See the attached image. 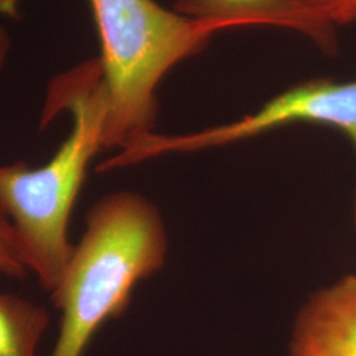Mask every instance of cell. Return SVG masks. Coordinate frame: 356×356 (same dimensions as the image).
Segmentation results:
<instances>
[{
	"label": "cell",
	"mask_w": 356,
	"mask_h": 356,
	"mask_svg": "<svg viewBox=\"0 0 356 356\" xmlns=\"http://www.w3.org/2000/svg\"><path fill=\"white\" fill-rule=\"evenodd\" d=\"M289 356H356V275L307 300L293 327Z\"/></svg>",
	"instance_id": "5b68a950"
},
{
	"label": "cell",
	"mask_w": 356,
	"mask_h": 356,
	"mask_svg": "<svg viewBox=\"0 0 356 356\" xmlns=\"http://www.w3.org/2000/svg\"><path fill=\"white\" fill-rule=\"evenodd\" d=\"M51 297L61 312L51 356H83L95 332L127 309L136 284L165 263V227L157 207L134 191L107 194L91 206Z\"/></svg>",
	"instance_id": "7a4b0ae2"
},
{
	"label": "cell",
	"mask_w": 356,
	"mask_h": 356,
	"mask_svg": "<svg viewBox=\"0 0 356 356\" xmlns=\"http://www.w3.org/2000/svg\"><path fill=\"white\" fill-rule=\"evenodd\" d=\"M293 123H313L335 128L353 143L356 152V79L335 82L317 78L285 90L254 114L218 127L188 135L166 136L154 132L131 141L103 163L106 170L138 164L166 153L202 151L245 140Z\"/></svg>",
	"instance_id": "277c9868"
},
{
	"label": "cell",
	"mask_w": 356,
	"mask_h": 356,
	"mask_svg": "<svg viewBox=\"0 0 356 356\" xmlns=\"http://www.w3.org/2000/svg\"><path fill=\"white\" fill-rule=\"evenodd\" d=\"M61 111L70 113L73 127L47 164L0 165V207L13 225L28 270L51 294L74 250L67 226L76 197L91 160L103 149L107 97L98 58L51 81L40 128Z\"/></svg>",
	"instance_id": "6da1fadb"
},
{
	"label": "cell",
	"mask_w": 356,
	"mask_h": 356,
	"mask_svg": "<svg viewBox=\"0 0 356 356\" xmlns=\"http://www.w3.org/2000/svg\"><path fill=\"white\" fill-rule=\"evenodd\" d=\"M332 26L356 22V0H297Z\"/></svg>",
	"instance_id": "9c48e42d"
},
{
	"label": "cell",
	"mask_w": 356,
	"mask_h": 356,
	"mask_svg": "<svg viewBox=\"0 0 356 356\" xmlns=\"http://www.w3.org/2000/svg\"><path fill=\"white\" fill-rule=\"evenodd\" d=\"M48 312L26 298L0 293V356H38Z\"/></svg>",
	"instance_id": "52a82bcc"
},
{
	"label": "cell",
	"mask_w": 356,
	"mask_h": 356,
	"mask_svg": "<svg viewBox=\"0 0 356 356\" xmlns=\"http://www.w3.org/2000/svg\"><path fill=\"white\" fill-rule=\"evenodd\" d=\"M28 272L13 225L0 207V276L23 279Z\"/></svg>",
	"instance_id": "ba28073f"
},
{
	"label": "cell",
	"mask_w": 356,
	"mask_h": 356,
	"mask_svg": "<svg viewBox=\"0 0 356 356\" xmlns=\"http://www.w3.org/2000/svg\"><path fill=\"white\" fill-rule=\"evenodd\" d=\"M19 0H0V13L15 15Z\"/></svg>",
	"instance_id": "8fae6325"
},
{
	"label": "cell",
	"mask_w": 356,
	"mask_h": 356,
	"mask_svg": "<svg viewBox=\"0 0 356 356\" xmlns=\"http://www.w3.org/2000/svg\"><path fill=\"white\" fill-rule=\"evenodd\" d=\"M11 44H13V41H11L8 31L4 26H0V69L7 61V57L11 51Z\"/></svg>",
	"instance_id": "30bf717a"
},
{
	"label": "cell",
	"mask_w": 356,
	"mask_h": 356,
	"mask_svg": "<svg viewBox=\"0 0 356 356\" xmlns=\"http://www.w3.org/2000/svg\"><path fill=\"white\" fill-rule=\"evenodd\" d=\"M101 40L107 118L103 149L153 132L156 90L178 63L227 28L161 7L154 0H89Z\"/></svg>",
	"instance_id": "3957f363"
},
{
	"label": "cell",
	"mask_w": 356,
	"mask_h": 356,
	"mask_svg": "<svg viewBox=\"0 0 356 356\" xmlns=\"http://www.w3.org/2000/svg\"><path fill=\"white\" fill-rule=\"evenodd\" d=\"M175 11L227 29L247 26L288 28L314 41L322 51L337 49L335 26L297 0H177Z\"/></svg>",
	"instance_id": "8992f818"
}]
</instances>
